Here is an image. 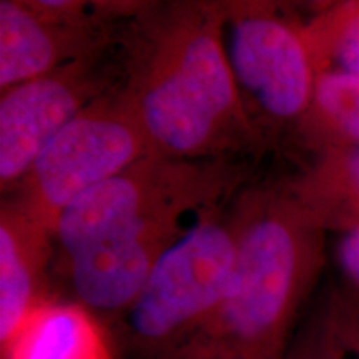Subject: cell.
Masks as SVG:
<instances>
[{
    "mask_svg": "<svg viewBox=\"0 0 359 359\" xmlns=\"http://www.w3.org/2000/svg\"><path fill=\"white\" fill-rule=\"evenodd\" d=\"M241 156L183 160L148 154L83 193L58 218L53 241L75 302L122 318L167 251L246 188Z\"/></svg>",
    "mask_w": 359,
    "mask_h": 359,
    "instance_id": "cell-1",
    "label": "cell"
},
{
    "mask_svg": "<svg viewBox=\"0 0 359 359\" xmlns=\"http://www.w3.org/2000/svg\"><path fill=\"white\" fill-rule=\"evenodd\" d=\"M120 83L154 154L183 160L259 154L224 47V0L142 2L118 34Z\"/></svg>",
    "mask_w": 359,
    "mask_h": 359,
    "instance_id": "cell-2",
    "label": "cell"
},
{
    "mask_svg": "<svg viewBox=\"0 0 359 359\" xmlns=\"http://www.w3.org/2000/svg\"><path fill=\"white\" fill-rule=\"evenodd\" d=\"M240 253L218 306L165 359H285L326 264V236L283 182L235 200Z\"/></svg>",
    "mask_w": 359,
    "mask_h": 359,
    "instance_id": "cell-3",
    "label": "cell"
},
{
    "mask_svg": "<svg viewBox=\"0 0 359 359\" xmlns=\"http://www.w3.org/2000/svg\"><path fill=\"white\" fill-rule=\"evenodd\" d=\"M238 253L240 219L233 201L200 219L156 263L118 320L130 351L142 359H165L180 346L226 294Z\"/></svg>",
    "mask_w": 359,
    "mask_h": 359,
    "instance_id": "cell-4",
    "label": "cell"
},
{
    "mask_svg": "<svg viewBox=\"0 0 359 359\" xmlns=\"http://www.w3.org/2000/svg\"><path fill=\"white\" fill-rule=\"evenodd\" d=\"M148 154L150 140L118 82L40 151L8 201L53 235L75 200Z\"/></svg>",
    "mask_w": 359,
    "mask_h": 359,
    "instance_id": "cell-5",
    "label": "cell"
},
{
    "mask_svg": "<svg viewBox=\"0 0 359 359\" xmlns=\"http://www.w3.org/2000/svg\"><path fill=\"white\" fill-rule=\"evenodd\" d=\"M224 47L259 132L293 130L318 79L303 20L276 2L224 0Z\"/></svg>",
    "mask_w": 359,
    "mask_h": 359,
    "instance_id": "cell-6",
    "label": "cell"
},
{
    "mask_svg": "<svg viewBox=\"0 0 359 359\" xmlns=\"http://www.w3.org/2000/svg\"><path fill=\"white\" fill-rule=\"evenodd\" d=\"M140 4L0 0V90L110 52Z\"/></svg>",
    "mask_w": 359,
    "mask_h": 359,
    "instance_id": "cell-7",
    "label": "cell"
},
{
    "mask_svg": "<svg viewBox=\"0 0 359 359\" xmlns=\"http://www.w3.org/2000/svg\"><path fill=\"white\" fill-rule=\"evenodd\" d=\"M118 40V39H116ZM118 42L103 55L72 62L4 90L0 98V187L12 191L62 128L120 82Z\"/></svg>",
    "mask_w": 359,
    "mask_h": 359,
    "instance_id": "cell-8",
    "label": "cell"
},
{
    "mask_svg": "<svg viewBox=\"0 0 359 359\" xmlns=\"http://www.w3.org/2000/svg\"><path fill=\"white\" fill-rule=\"evenodd\" d=\"M53 235L12 201L0 208V346L52 298L48 263Z\"/></svg>",
    "mask_w": 359,
    "mask_h": 359,
    "instance_id": "cell-9",
    "label": "cell"
},
{
    "mask_svg": "<svg viewBox=\"0 0 359 359\" xmlns=\"http://www.w3.org/2000/svg\"><path fill=\"white\" fill-rule=\"evenodd\" d=\"M0 351L2 359H115L100 318L75 299H48Z\"/></svg>",
    "mask_w": 359,
    "mask_h": 359,
    "instance_id": "cell-10",
    "label": "cell"
},
{
    "mask_svg": "<svg viewBox=\"0 0 359 359\" xmlns=\"http://www.w3.org/2000/svg\"><path fill=\"white\" fill-rule=\"evenodd\" d=\"M283 185L326 233L359 228V147L313 155L311 163Z\"/></svg>",
    "mask_w": 359,
    "mask_h": 359,
    "instance_id": "cell-11",
    "label": "cell"
},
{
    "mask_svg": "<svg viewBox=\"0 0 359 359\" xmlns=\"http://www.w3.org/2000/svg\"><path fill=\"white\" fill-rule=\"evenodd\" d=\"M291 132L313 155L359 147V75H318L306 114Z\"/></svg>",
    "mask_w": 359,
    "mask_h": 359,
    "instance_id": "cell-12",
    "label": "cell"
},
{
    "mask_svg": "<svg viewBox=\"0 0 359 359\" xmlns=\"http://www.w3.org/2000/svg\"><path fill=\"white\" fill-rule=\"evenodd\" d=\"M303 27L318 75H359V0L327 2Z\"/></svg>",
    "mask_w": 359,
    "mask_h": 359,
    "instance_id": "cell-13",
    "label": "cell"
},
{
    "mask_svg": "<svg viewBox=\"0 0 359 359\" xmlns=\"http://www.w3.org/2000/svg\"><path fill=\"white\" fill-rule=\"evenodd\" d=\"M285 359H348L339 286L327 285L313 298Z\"/></svg>",
    "mask_w": 359,
    "mask_h": 359,
    "instance_id": "cell-14",
    "label": "cell"
},
{
    "mask_svg": "<svg viewBox=\"0 0 359 359\" xmlns=\"http://www.w3.org/2000/svg\"><path fill=\"white\" fill-rule=\"evenodd\" d=\"M336 263L344 281L343 288L359 294V228L339 235Z\"/></svg>",
    "mask_w": 359,
    "mask_h": 359,
    "instance_id": "cell-15",
    "label": "cell"
},
{
    "mask_svg": "<svg viewBox=\"0 0 359 359\" xmlns=\"http://www.w3.org/2000/svg\"><path fill=\"white\" fill-rule=\"evenodd\" d=\"M341 290V313H343V333L348 348V359H359V294Z\"/></svg>",
    "mask_w": 359,
    "mask_h": 359,
    "instance_id": "cell-16",
    "label": "cell"
}]
</instances>
